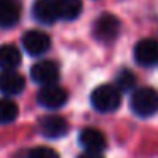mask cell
Returning a JSON list of instances; mask_svg holds the SVG:
<instances>
[{"label":"cell","instance_id":"cell-1","mask_svg":"<svg viewBox=\"0 0 158 158\" xmlns=\"http://www.w3.org/2000/svg\"><path fill=\"white\" fill-rule=\"evenodd\" d=\"M90 102L95 110L102 114H109L119 109L121 106V90L116 85H109L104 83L94 89L92 95H90Z\"/></svg>","mask_w":158,"mask_h":158},{"label":"cell","instance_id":"cell-2","mask_svg":"<svg viewBox=\"0 0 158 158\" xmlns=\"http://www.w3.org/2000/svg\"><path fill=\"white\" fill-rule=\"evenodd\" d=\"M131 110L139 117H150L158 112V92L151 87L134 90L129 100Z\"/></svg>","mask_w":158,"mask_h":158},{"label":"cell","instance_id":"cell-3","mask_svg":"<svg viewBox=\"0 0 158 158\" xmlns=\"http://www.w3.org/2000/svg\"><path fill=\"white\" fill-rule=\"evenodd\" d=\"M121 21L112 14H102L94 22V38L100 43H112L119 36Z\"/></svg>","mask_w":158,"mask_h":158},{"label":"cell","instance_id":"cell-4","mask_svg":"<svg viewBox=\"0 0 158 158\" xmlns=\"http://www.w3.org/2000/svg\"><path fill=\"white\" fill-rule=\"evenodd\" d=\"M66 100H68V92L56 83L43 85L38 92V102L46 109H60L66 104Z\"/></svg>","mask_w":158,"mask_h":158},{"label":"cell","instance_id":"cell-5","mask_svg":"<svg viewBox=\"0 0 158 158\" xmlns=\"http://www.w3.org/2000/svg\"><path fill=\"white\" fill-rule=\"evenodd\" d=\"M22 46L31 56H41L51 48V39L39 29H31L22 36Z\"/></svg>","mask_w":158,"mask_h":158},{"label":"cell","instance_id":"cell-6","mask_svg":"<svg viewBox=\"0 0 158 158\" xmlns=\"http://www.w3.org/2000/svg\"><path fill=\"white\" fill-rule=\"evenodd\" d=\"M134 60L141 66H156L158 65V41L151 38H144L134 46Z\"/></svg>","mask_w":158,"mask_h":158},{"label":"cell","instance_id":"cell-7","mask_svg":"<svg viewBox=\"0 0 158 158\" xmlns=\"http://www.w3.org/2000/svg\"><path fill=\"white\" fill-rule=\"evenodd\" d=\"M31 78L39 85H49L56 83L60 78V68L55 61L51 60H41L31 68Z\"/></svg>","mask_w":158,"mask_h":158},{"label":"cell","instance_id":"cell-8","mask_svg":"<svg viewBox=\"0 0 158 158\" xmlns=\"http://www.w3.org/2000/svg\"><path fill=\"white\" fill-rule=\"evenodd\" d=\"M39 131L44 138L58 139L68 133V123L65 117L58 116V114H48L39 121Z\"/></svg>","mask_w":158,"mask_h":158},{"label":"cell","instance_id":"cell-9","mask_svg":"<svg viewBox=\"0 0 158 158\" xmlns=\"http://www.w3.org/2000/svg\"><path fill=\"white\" fill-rule=\"evenodd\" d=\"M78 143L85 151H92V153H102L107 148V141L104 133L95 129V127L82 129V133L78 134Z\"/></svg>","mask_w":158,"mask_h":158},{"label":"cell","instance_id":"cell-10","mask_svg":"<svg viewBox=\"0 0 158 158\" xmlns=\"http://www.w3.org/2000/svg\"><path fill=\"white\" fill-rule=\"evenodd\" d=\"M26 87V78L14 70H2L0 72V92L4 95H19Z\"/></svg>","mask_w":158,"mask_h":158},{"label":"cell","instance_id":"cell-11","mask_svg":"<svg viewBox=\"0 0 158 158\" xmlns=\"http://www.w3.org/2000/svg\"><path fill=\"white\" fill-rule=\"evenodd\" d=\"M32 15L41 24H55L58 21V9H56V0H36L32 5Z\"/></svg>","mask_w":158,"mask_h":158},{"label":"cell","instance_id":"cell-12","mask_svg":"<svg viewBox=\"0 0 158 158\" xmlns=\"http://www.w3.org/2000/svg\"><path fill=\"white\" fill-rule=\"evenodd\" d=\"M21 19V4L19 0H0V27H14Z\"/></svg>","mask_w":158,"mask_h":158},{"label":"cell","instance_id":"cell-13","mask_svg":"<svg viewBox=\"0 0 158 158\" xmlns=\"http://www.w3.org/2000/svg\"><path fill=\"white\" fill-rule=\"evenodd\" d=\"M58 17L63 21H75L82 14V0H56Z\"/></svg>","mask_w":158,"mask_h":158},{"label":"cell","instance_id":"cell-14","mask_svg":"<svg viewBox=\"0 0 158 158\" xmlns=\"http://www.w3.org/2000/svg\"><path fill=\"white\" fill-rule=\"evenodd\" d=\"M21 51L14 44L0 46V68L2 70H14L21 65Z\"/></svg>","mask_w":158,"mask_h":158},{"label":"cell","instance_id":"cell-15","mask_svg":"<svg viewBox=\"0 0 158 158\" xmlns=\"http://www.w3.org/2000/svg\"><path fill=\"white\" fill-rule=\"evenodd\" d=\"M19 116V106L12 99H0V124H10Z\"/></svg>","mask_w":158,"mask_h":158},{"label":"cell","instance_id":"cell-16","mask_svg":"<svg viewBox=\"0 0 158 158\" xmlns=\"http://www.w3.org/2000/svg\"><path fill=\"white\" fill-rule=\"evenodd\" d=\"M136 75H134L131 70L127 68H123L116 77V87L121 90V92H129L136 87Z\"/></svg>","mask_w":158,"mask_h":158},{"label":"cell","instance_id":"cell-17","mask_svg":"<svg viewBox=\"0 0 158 158\" xmlns=\"http://www.w3.org/2000/svg\"><path fill=\"white\" fill-rule=\"evenodd\" d=\"M27 158H60V155L56 153L53 148L38 146V148H32V150L29 151V153H27Z\"/></svg>","mask_w":158,"mask_h":158},{"label":"cell","instance_id":"cell-18","mask_svg":"<svg viewBox=\"0 0 158 158\" xmlns=\"http://www.w3.org/2000/svg\"><path fill=\"white\" fill-rule=\"evenodd\" d=\"M78 158H104L100 153H92V151H85V153H82Z\"/></svg>","mask_w":158,"mask_h":158}]
</instances>
